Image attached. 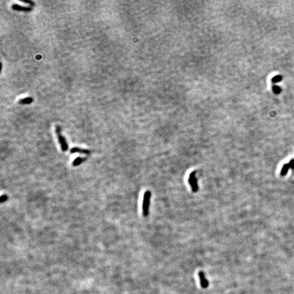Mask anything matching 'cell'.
Segmentation results:
<instances>
[{
	"instance_id": "obj_1",
	"label": "cell",
	"mask_w": 294,
	"mask_h": 294,
	"mask_svg": "<svg viewBox=\"0 0 294 294\" xmlns=\"http://www.w3.org/2000/svg\"><path fill=\"white\" fill-rule=\"evenodd\" d=\"M150 197H151L150 191H146L144 194V198H143L142 203V215L145 217L148 216V212H149Z\"/></svg>"
},
{
	"instance_id": "obj_2",
	"label": "cell",
	"mask_w": 294,
	"mask_h": 294,
	"mask_svg": "<svg viewBox=\"0 0 294 294\" xmlns=\"http://www.w3.org/2000/svg\"><path fill=\"white\" fill-rule=\"evenodd\" d=\"M55 131H56V134H57L58 140H59V142L60 145H61V148L62 150V151H66L68 149V144L67 142H66L65 138L63 136V135L61 134V128L59 125H57L55 127Z\"/></svg>"
},
{
	"instance_id": "obj_3",
	"label": "cell",
	"mask_w": 294,
	"mask_h": 294,
	"mask_svg": "<svg viewBox=\"0 0 294 294\" xmlns=\"http://www.w3.org/2000/svg\"><path fill=\"white\" fill-rule=\"evenodd\" d=\"M189 183L191 185V189H192L193 192H197L198 191V181H197L196 177H195V172H192L189 174Z\"/></svg>"
},
{
	"instance_id": "obj_4",
	"label": "cell",
	"mask_w": 294,
	"mask_h": 294,
	"mask_svg": "<svg viewBox=\"0 0 294 294\" xmlns=\"http://www.w3.org/2000/svg\"><path fill=\"white\" fill-rule=\"evenodd\" d=\"M198 275H199V279H200L201 287H202V288H204V289L208 287V285H209L208 281V280L206 279V277H205L204 273L202 271H200V272H199Z\"/></svg>"
},
{
	"instance_id": "obj_5",
	"label": "cell",
	"mask_w": 294,
	"mask_h": 294,
	"mask_svg": "<svg viewBox=\"0 0 294 294\" xmlns=\"http://www.w3.org/2000/svg\"><path fill=\"white\" fill-rule=\"evenodd\" d=\"M70 153H81V154L89 155L91 154V151L89 150L82 149V148H78V147H73V148H71V150H70Z\"/></svg>"
},
{
	"instance_id": "obj_6",
	"label": "cell",
	"mask_w": 294,
	"mask_h": 294,
	"mask_svg": "<svg viewBox=\"0 0 294 294\" xmlns=\"http://www.w3.org/2000/svg\"><path fill=\"white\" fill-rule=\"evenodd\" d=\"M12 8L15 10H19V11H23V12H30L31 10V7H25V6H22L21 5L19 4H16V3H14L12 6Z\"/></svg>"
},
{
	"instance_id": "obj_7",
	"label": "cell",
	"mask_w": 294,
	"mask_h": 294,
	"mask_svg": "<svg viewBox=\"0 0 294 294\" xmlns=\"http://www.w3.org/2000/svg\"><path fill=\"white\" fill-rule=\"evenodd\" d=\"M86 157H77L74 160L72 165H73V166H79L80 164H82V162H84V161H86Z\"/></svg>"
},
{
	"instance_id": "obj_8",
	"label": "cell",
	"mask_w": 294,
	"mask_h": 294,
	"mask_svg": "<svg viewBox=\"0 0 294 294\" xmlns=\"http://www.w3.org/2000/svg\"><path fill=\"white\" fill-rule=\"evenodd\" d=\"M33 98H31V97H27V98H25L24 99L19 100V103L21 104H31V102H33Z\"/></svg>"
},
{
	"instance_id": "obj_9",
	"label": "cell",
	"mask_w": 294,
	"mask_h": 294,
	"mask_svg": "<svg viewBox=\"0 0 294 294\" xmlns=\"http://www.w3.org/2000/svg\"><path fill=\"white\" fill-rule=\"evenodd\" d=\"M289 168H290L289 163L284 165V166H283V168H282V169H281V176H285V175L287 174V173L288 170H289Z\"/></svg>"
},
{
	"instance_id": "obj_10",
	"label": "cell",
	"mask_w": 294,
	"mask_h": 294,
	"mask_svg": "<svg viewBox=\"0 0 294 294\" xmlns=\"http://www.w3.org/2000/svg\"><path fill=\"white\" fill-rule=\"evenodd\" d=\"M282 79H283L282 76H281V75L275 76L272 79V82H274V83H277V82H279L281 81V80H282Z\"/></svg>"
},
{
	"instance_id": "obj_11",
	"label": "cell",
	"mask_w": 294,
	"mask_h": 294,
	"mask_svg": "<svg viewBox=\"0 0 294 294\" xmlns=\"http://www.w3.org/2000/svg\"><path fill=\"white\" fill-rule=\"evenodd\" d=\"M272 90L276 94H279L281 91V88L279 86H274L272 87Z\"/></svg>"
},
{
	"instance_id": "obj_12",
	"label": "cell",
	"mask_w": 294,
	"mask_h": 294,
	"mask_svg": "<svg viewBox=\"0 0 294 294\" xmlns=\"http://www.w3.org/2000/svg\"><path fill=\"white\" fill-rule=\"evenodd\" d=\"M7 200H8V195H3L1 197V199H0V200H1V203L5 202Z\"/></svg>"
},
{
	"instance_id": "obj_13",
	"label": "cell",
	"mask_w": 294,
	"mask_h": 294,
	"mask_svg": "<svg viewBox=\"0 0 294 294\" xmlns=\"http://www.w3.org/2000/svg\"><path fill=\"white\" fill-rule=\"evenodd\" d=\"M21 1H23V3H29V4H30L31 6H34V5H35V3H34L33 1H29V0H27V1H25V0H21Z\"/></svg>"
},
{
	"instance_id": "obj_14",
	"label": "cell",
	"mask_w": 294,
	"mask_h": 294,
	"mask_svg": "<svg viewBox=\"0 0 294 294\" xmlns=\"http://www.w3.org/2000/svg\"><path fill=\"white\" fill-rule=\"evenodd\" d=\"M289 166H290V168H291V169L294 170V160L293 159L291 160V161H290V162H289Z\"/></svg>"
}]
</instances>
